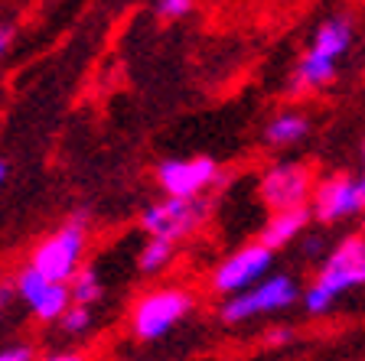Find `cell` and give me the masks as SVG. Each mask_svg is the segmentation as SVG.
<instances>
[{
	"instance_id": "obj_1",
	"label": "cell",
	"mask_w": 365,
	"mask_h": 361,
	"mask_svg": "<svg viewBox=\"0 0 365 361\" xmlns=\"http://www.w3.org/2000/svg\"><path fill=\"white\" fill-rule=\"evenodd\" d=\"M352 290H365V234H342L319 263L313 283L300 293L307 316H327L333 306Z\"/></svg>"
},
{
	"instance_id": "obj_2",
	"label": "cell",
	"mask_w": 365,
	"mask_h": 361,
	"mask_svg": "<svg viewBox=\"0 0 365 361\" xmlns=\"http://www.w3.org/2000/svg\"><path fill=\"white\" fill-rule=\"evenodd\" d=\"M85 251H88V215L76 211L66 225L46 234L33 248L30 267L49 283H68L85 267Z\"/></svg>"
},
{
	"instance_id": "obj_3",
	"label": "cell",
	"mask_w": 365,
	"mask_h": 361,
	"mask_svg": "<svg viewBox=\"0 0 365 361\" xmlns=\"http://www.w3.org/2000/svg\"><path fill=\"white\" fill-rule=\"evenodd\" d=\"M196 309V296L186 286H153L144 296H137V303L130 306V335L137 342H160L170 329L182 323Z\"/></svg>"
},
{
	"instance_id": "obj_4",
	"label": "cell",
	"mask_w": 365,
	"mask_h": 361,
	"mask_svg": "<svg viewBox=\"0 0 365 361\" xmlns=\"http://www.w3.org/2000/svg\"><path fill=\"white\" fill-rule=\"evenodd\" d=\"M212 219V199H160L140 211V231L147 238H163L170 244H182L199 234Z\"/></svg>"
},
{
	"instance_id": "obj_5",
	"label": "cell",
	"mask_w": 365,
	"mask_h": 361,
	"mask_svg": "<svg viewBox=\"0 0 365 361\" xmlns=\"http://www.w3.org/2000/svg\"><path fill=\"white\" fill-rule=\"evenodd\" d=\"M297 300H300V286H297V280L290 273H267L251 290H245L238 296H228L219 309V319L225 325H242L258 316H267V313L290 309Z\"/></svg>"
},
{
	"instance_id": "obj_6",
	"label": "cell",
	"mask_w": 365,
	"mask_h": 361,
	"mask_svg": "<svg viewBox=\"0 0 365 361\" xmlns=\"http://www.w3.org/2000/svg\"><path fill=\"white\" fill-rule=\"evenodd\" d=\"M310 215L319 225H339L365 215V176L356 179L349 173L319 176L310 196Z\"/></svg>"
},
{
	"instance_id": "obj_7",
	"label": "cell",
	"mask_w": 365,
	"mask_h": 361,
	"mask_svg": "<svg viewBox=\"0 0 365 361\" xmlns=\"http://www.w3.org/2000/svg\"><path fill=\"white\" fill-rule=\"evenodd\" d=\"M313 186H317V176L310 166L297 163V159H281L258 176V199L267 211L304 209L310 205Z\"/></svg>"
},
{
	"instance_id": "obj_8",
	"label": "cell",
	"mask_w": 365,
	"mask_h": 361,
	"mask_svg": "<svg viewBox=\"0 0 365 361\" xmlns=\"http://www.w3.org/2000/svg\"><path fill=\"white\" fill-rule=\"evenodd\" d=\"M225 182L228 176L212 157L160 159L157 163V186L163 189V199H205V192Z\"/></svg>"
},
{
	"instance_id": "obj_9",
	"label": "cell",
	"mask_w": 365,
	"mask_h": 361,
	"mask_svg": "<svg viewBox=\"0 0 365 361\" xmlns=\"http://www.w3.org/2000/svg\"><path fill=\"white\" fill-rule=\"evenodd\" d=\"M271 267H274V251H267L261 241H251V244H242L238 251H232L225 261H219V267L209 277V290L225 296V300L238 296L245 290H251L255 283H261L271 273Z\"/></svg>"
},
{
	"instance_id": "obj_10",
	"label": "cell",
	"mask_w": 365,
	"mask_h": 361,
	"mask_svg": "<svg viewBox=\"0 0 365 361\" xmlns=\"http://www.w3.org/2000/svg\"><path fill=\"white\" fill-rule=\"evenodd\" d=\"M14 286H16V300L26 303L39 323H59L62 313L72 306L68 283H49L46 277H39L33 271L30 263L14 277Z\"/></svg>"
},
{
	"instance_id": "obj_11",
	"label": "cell",
	"mask_w": 365,
	"mask_h": 361,
	"mask_svg": "<svg viewBox=\"0 0 365 361\" xmlns=\"http://www.w3.org/2000/svg\"><path fill=\"white\" fill-rule=\"evenodd\" d=\"M310 205H304V209H287V211H271V219L264 221V228H261V244H264L267 251H284L290 248V244H297V241L304 238L307 231H310Z\"/></svg>"
},
{
	"instance_id": "obj_12",
	"label": "cell",
	"mask_w": 365,
	"mask_h": 361,
	"mask_svg": "<svg viewBox=\"0 0 365 361\" xmlns=\"http://www.w3.org/2000/svg\"><path fill=\"white\" fill-rule=\"evenodd\" d=\"M349 46H352V20L349 16H342V14H336V16H327V20L317 26L313 43H310V53L339 62L342 56L349 53Z\"/></svg>"
},
{
	"instance_id": "obj_13",
	"label": "cell",
	"mask_w": 365,
	"mask_h": 361,
	"mask_svg": "<svg viewBox=\"0 0 365 361\" xmlns=\"http://www.w3.org/2000/svg\"><path fill=\"white\" fill-rule=\"evenodd\" d=\"M336 66L339 62L333 59H323V56L310 53L307 49L304 56H300V62H297L294 68V82H290V91H319V88H329V85L336 82Z\"/></svg>"
},
{
	"instance_id": "obj_14",
	"label": "cell",
	"mask_w": 365,
	"mask_h": 361,
	"mask_svg": "<svg viewBox=\"0 0 365 361\" xmlns=\"http://www.w3.org/2000/svg\"><path fill=\"white\" fill-rule=\"evenodd\" d=\"M310 134V117L300 111H281L267 120L264 127V143L274 147V150H287V147H297Z\"/></svg>"
},
{
	"instance_id": "obj_15",
	"label": "cell",
	"mask_w": 365,
	"mask_h": 361,
	"mask_svg": "<svg viewBox=\"0 0 365 361\" xmlns=\"http://www.w3.org/2000/svg\"><path fill=\"white\" fill-rule=\"evenodd\" d=\"M173 257H176V244H170L163 238H147L144 248L137 251V271L153 277V273L167 271L170 263H173Z\"/></svg>"
},
{
	"instance_id": "obj_16",
	"label": "cell",
	"mask_w": 365,
	"mask_h": 361,
	"mask_svg": "<svg viewBox=\"0 0 365 361\" xmlns=\"http://www.w3.org/2000/svg\"><path fill=\"white\" fill-rule=\"evenodd\" d=\"M68 293H72V303L76 306H95V303L105 296V283H101L98 271L95 267H82L76 277L68 280Z\"/></svg>"
},
{
	"instance_id": "obj_17",
	"label": "cell",
	"mask_w": 365,
	"mask_h": 361,
	"mask_svg": "<svg viewBox=\"0 0 365 361\" xmlns=\"http://www.w3.org/2000/svg\"><path fill=\"white\" fill-rule=\"evenodd\" d=\"M59 329L66 332V335H85V332L91 329V309L88 306H72L62 313V319H59Z\"/></svg>"
},
{
	"instance_id": "obj_18",
	"label": "cell",
	"mask_w": 365,
	"mask_h": 361,
	"mask_svg": "<svg viewBox=\"0 0 365 361\" xmlns=\"http://www.w3.org/2000/svg\"><path fill=\"white\" fill-rule=\"evenodd\" d=\"M333 251V244H329L327 231H307L304 238H300V257L304 261H327V254Z\"/></svg>"
},
{
	"instance_id": "obj_19",
	"label": "cell",
	"mask_w": 365,
	"mask_h": 361,
	"mask_svg": "<svg viewBox=\"0 0 365 361\" xmlns=\"http://www.w3.org/2000/svg\"><path fill=\"white\" fill-rule=\"evenodd\" d=\"M192 10V0H157V16L160 20H180Z\"/></svg>"
},
{
	"instance_id": "obj_20",
	"label": "cell",
	"mask_w": 365,
	"mask_h": 361,
	"mask_svg": "<svg viewBox=\"0 0 365 361\" xmlns=\"http://www.w3.org/2000/svg\"><path fill=\"white\" fill-rule=\"evenodd\" d=\"M0 361H36L33 345H7L0 348Z\"/></svg>"
},
{
	"instance_id": "obj_21",
	"label": "cell",
	"mask_w": 365,
	"mask_h": 361,
	"mask_svg": "<svg viewBox=\"0 0 365 361\" xmlns=\"http://www.w3.org/2000/svg\"><path fill=\"white\" fill-rule=\"evenodd\" d=\"M290 339H294V329L290 325H277V329H271L264 335V345H287Z\"/></svg>"
},
{
	"instance_id": "obj_22",
	"label": "cell",
	"mask_w": 365,
	"mask_h": 361,
	"mask_svg": "<svg viewBox=\"0 0 365 361\" xmlns=\"http://www.w3.org/2000/svg\"><path fill=\"white\" fill-rule=\"evenodd\" d=\"M16 300V286L14 280H4L0 283V325H4V313H7V306Z\"/></svg>"
},
{
	"instance_id": "obj_23",
	"label": "cell",
	"mask_w": 365,
	"mask_h": 361,
	"mask_svg": "<svg viewBox=\"0 0 365 361\" xmlns=\"http://www.w3.org/2000/svg\"><path fill=\"white\" fill-rule=\"evenodd\" d=\"M43 361H91L85 352H53V355H46Z\"/></svg>"
},
{
	"instance_id": "obj_24",
	"label": "cell",
	"mask_w": 365,
	"mask_h": 361,
	"mask_svg": "<svg viewBox=\"0 0 365 361\" xmlns=\"http://www.w3.org/2000/svg\"><path fill=\"white\" fill-rule=\"evenodd\" d=\"M10 43H14V26H0V59L7 56Z\"/></svg>"
},
{
	"instance_id": "obj_25",
	"label": "cell",
	"mask_w": 365,
	"mask_h": 361,
	"mask_svg": "<svg viewBox=\"0 0 365 361\" xmlns=\"http://www.w3.org/2000/svg\"><path fill=\"white\" fill-rule=\"evenodd\" d=\"M7 176H10V163H7V159H0V186L7 182Z\"/></svg>"
},
{
	"instance_id": "obj_26",
	"label": "cell",
	"mask_w": 365,
	"mask_h": 361,
	"mask_svg": "<svg viewBox=\"0 0 365 361\" xmlns=\"http://www.w3.org/2000/svg\"><path fill=\"white\" fill-rule=\"evenodd\" d=\"M362 169H365V140H362Z\"/></svg>"
},
{
	"instance_id": "obj_27",
	"label": "cell",
	"mask_w": 365,
	"mask_h": 361,
	"mask_svg": "<svg viewBox=\"0 0 365 361\" xmlns=\"http://www.w3.org/2000/svg\"><path fill=\"white\" fill-rule=\"evenodd\" d=\"M359 231H362V234H365V215H362V228H359Z\"/></svg>"
}]
</instances>
